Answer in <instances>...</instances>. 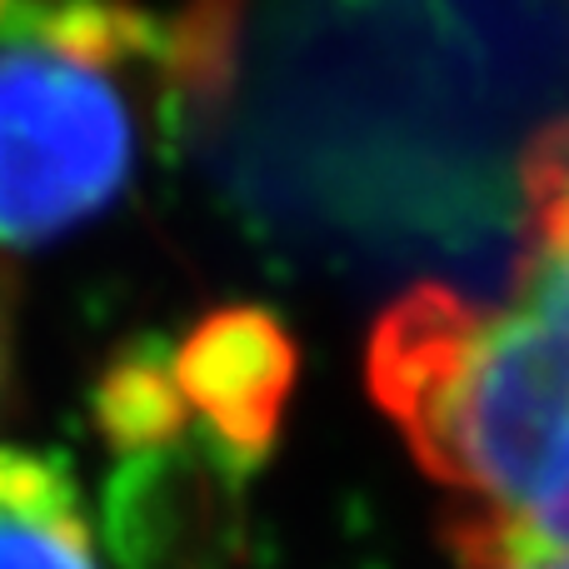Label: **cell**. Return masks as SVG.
<instances>
[{
    "mask_svg": "<svg viewBox=\"0 0 569 569\" xmlns=\"http://www.w3.org/2000/svg\"><path fill=\"white\" fill-rule=\"evenodd\" d=\"M196 56L130 0H36L0 20V246H50L116 206Z\"/></svg>",
    "mask_w": 569,
    "mask_h": 569,
    "instance_id": "obj_2",
    "label": "cell"
},
{
    "mask_svg": "<svg viewBox=\"0 0 569 569\" xmlns=\"http://www.w3.org/2000/svg\"><path fill=\"white\" fill-rule=\"evenodd\" d=\"M16 276L0 260V410L10 405V390H16Z\"/></svg>",
    "mask_w": 569,
    "mask_h": 569,
    "instance_id": "obj_6",
    "label": "cell"
},
{
    "mask_svg": "<svg viewBox=\"0 0 569 569\" xmlns=\"http://www.w3.org/2000/svg\"><path fill=\"white\" fill-rule=\"evenodd\" d=\"M370 395L450 520L569 555V116L525 150V246L500 295L415 284L365 350Z\"/></svg>",
    "mask_w": 569,
    "mask_h": 569,
    "instance_id": "obj_1",
    "label": "cell"
},
{
    "mask_svg": "<svg viewBox=\"0 0 569 569\" xmlns=\"http://www.w3.org/2000/svg\"><path fill=\"white\" fill-rule=\"evenodd\" d=\"M445 540L460 569H569V555L530 550V545H510L490 530H475L465 520H445Z\"/></svg>",
    "mask_w": 569,
    "mask_h": 569,
    "instance_id": "obj_5",
    "label": "cell"
},
{
    "mask_svg": "<svg viewBox=\"0 0 569 569\" xmlns=\"http://www.w3.org/2000/svg\"><path fill=\"white\" fill-rule=\"evenodd\" d=\"M20 6H36V0H0V20H6V16H16Z\"/></svg>",
    "mask_w": 569,
    "mask_h": 569,
    "instance_id": "obj_7",
    "label": "cell"
},
{
    "mask_svg": "<svg viewBox=\"0 0 569 569\" xmlns=\"http://www.w3.org/2000/svg\"><path fill=\"white\" fill-rule=\"evenodd\" d=\"M166 370L186 420L206 430L210 450L250 470L280 435L295 390V340L260 305H226L190 325L166 350Z\"/></svg>",
    "mask_w": 569,
    "mask_h": 569,
    "instance_id": "obj_3",
    "label": "cell"
},
{
    "mask_svg": "<svg viewBox=\"0 0 569 569\" xmlns=\"http://www.w3.org/2000/svg\"><path fill=\"white\" fill-rule=\"evenodd\" d=\"M0 569H100L86 505L60 460L0 450Z\"/></svg>",
    "mask_w": 569,
    "mask_h": 569,
    "instance_id": "obj_4",
    "label": "cell"
}]
</instances>
